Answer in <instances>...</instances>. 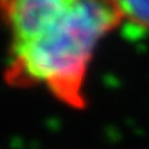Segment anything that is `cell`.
Returning a JSON list of instances; mask_svg holds the SVG:
<instances>
[{"label": "cell", "mask_w": 149, "mask_h": 149, "mask_svg": "<svg viewBox=\"0 0 149 149\" xmlns=\"http://www.w3.org/2000/svg\"><path fill=\"white\" fill-rule=\"evenodd\" d=\"M0 17L10 30L7 83L45 85L56 100L83 109L96 45L123 20L116 0H0Z\"/></svg>", "instance_id": "obj_1"}, {"label": "cell", "mask_w": 149, "mask_h": 149, "mask_svg": "<svg viewBox=\"0 0 149 149\" xmlns=\"http://www.w3.org/2000/svg\"><path fill=\"white\" fill-rule=\"evenodd\" d=\"M123 18L143 28H149V0H116Z\"/></svg>", "instance_id": "obj_2"}]
</instances>
